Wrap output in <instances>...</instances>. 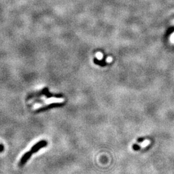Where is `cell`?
Wrapping results in <instances>:
<instances>
[{"label": "cell", "mask_w": 174, "mask_h": 174, "mask_svg": "<svg viewBox=\"0 0 174 174\" xmlns=\"http://www.w3.org/2000/svg\"><path fill=\"white\" fill-rule=\"evenodd\" d=\"M41 96H46L47 98H50V97H58V98H60V97H63V96L61 94H52V93H50L49 91V89L46 88H44L43 90H42L41 91H40L39 92H37V93H35L34 95H31L29 97H39Z\"/></svg>", "instance_id": "6da1fadb"}, {"label": "cell", "mask_w": 174, "mask_h": 174, "mask_svg": "<svg viewBox=\"0 0 174 174\" xmlns=\"http://www.w3.org/2000/svg\"><path fill=\"white\" fill-rule=\"evenodd\" d=\"M47 144L48 143L46 141H45V140H41V141H40L39 142L35 144V145L31 148L30 151L32 154H35V153L37 152L40 149L43 148L44 147H46Z\"/></svg>", "instance_id": "7a4b0ae2"}, {"label": "cell", "mask_w": 174, "mask_h": 174, "mask_svg": "<svg viewBox=\"0 0 174 174\" xmlns=\"http://www.w3.org/2000/svg\"><path fill=\"white\" fill-rule=\"evenodd\" d=\"M32 154H32V153L30 151H29V152H28L25 153V154L24 155H23V157L21 158L20 161H19V167H22V166L24 165V164H25V163H27V162L28 161V160H29L30 158L31 157V156H32Z\"/></svg>", "instance_id": "3957f363"}, {"label": "cell", "mask_w": 174, "mask_h": 174, "mask_svg": "<svg viewBox=\"0 0 174 174\" xmlns=\"http://www.w3.org/2000/svg\"><path fill=\"white\" fill-rule=\"evenodd\" d=\"M63 103H52L50 104L49 105H46V106H44V107L40 108L39 109H38V110H37V112H40L42 111H45L46 110H49V109L53 108H56V107H59V106H63Z\"/></svg>", "instance_id": "277c9868"}, {"label": "cell", "mask_w": 174, "mask_h": 174, "mask_svg": "<svg viewBox=\"0 0 174 174\" xmlns=\"http://www.w3.org/2000/svg\"><path fill=\"white\" fill-rule=\"evenodd\" d=\"M133 149L134 150H136V151H137V150H139L140 149H141V147H140V146L137 145H133Z\"/></svg>", "instance_id": "5b68a950"}, {"label": "cell", "mask_w": 174, "mask_h": 174, "mask_svg": "<svg viewBox=\"0 0 174 174\" xmlns=\"http://www.w3.org/2000/svg\"><path fill=\"white\" fill-rule=\"evenodd\" d=\"M102 54H101V53H97V57L99 59H102Z\"/></svg>", "instance_id": "8992f818"}, {"label": "cell", "mask_w": 174, "mask_h": 174, "mask_svg": "<svg viewBox=\"0 0 174 174\" xmlns=\"http://www.w3.org/2000/svg\"><path fill=\"white\" fill-rule=\"evenodd\" d=\"M4 150V146L3 145H0V152H2Z\"/></svg>", "instance_id": "52a82bcc"}, {"label": "cell", "mask_w": 174, "mask_h": 174, "mask_svg": "<svg viewBox=\"0 0 174 174\" xmlns=\"http://www.w3.org/2000/svg\"><path fill=\"white\" fill-rule=\"evenodd\" d=\"M171 41H172L173 43H174V34L171 36Z\"/></svg>", "instance_id": "ba28073f"}, {"label": "cell", "mask_w": 174, "mask_h": 174, "mask_svg": "<svg viewBox=\"0 0 174 174\" xmlns=\"http://www.w3.org/2000/svg\"><path fill=\"white\" fill-rule=\"evenodd\" d=\"M108 62H111L112 61V58H108L107 59H106Z\"/></svg>", "instance_id": "9c48e42d"}]
</instances>
